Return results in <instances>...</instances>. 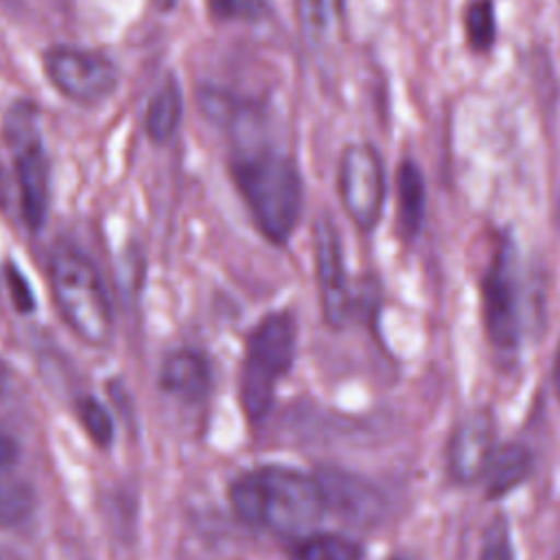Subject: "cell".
Masks as SVG:
<instances>
[{
  "instance_id": "6da1fadb",
  "label": "cell",
  "mask_w": 560,
  "mask_h": 560,
  "mask_svg": "<svg viewBox=\"0 0 560 560\" xmlns=\"http://www.w3.org/2000/svg\"><path fill=\"white\" fill-rule=\"evenodd\" d=\"M230 503L245 525L289 538L315 532L326 514L315 477L278 464L236 477L230 486Z\"/></svg>"
},
{
  "instance_id": "7a4b0ae2",
  "label": "cell",
  "mask_w": 560,
  "mask_h": 560,
  "mask_svg": "<svg viewBox=\"0 0 560 560\" xmlns=\"http://www.w3.org/2000/svg\"><path fill=\"white\" fill-rule=\"evenodd\" d=\"M234 186L258 232L276 247H284L304 210V179L298 162L278 149L260 147L238 153L230 162Z\"/></svg>"
},
{
  "instance_id": "3957f363",
  "label": "cell",
  "mask_w": 560,
  "mask_h": 560,
  "mask_svg": "<svg viewBox=\"0 0 560 560\" xmlns=\"http://www.w3.org/2000/svg\"><path fill=\"white\" fill-rule=\"evenodd\" d=\"M295 343L298 324L291 308L267 313L247 335L238 376V398L252 422H260L269 413L278 383L293 368Z\"/></svg>"
},
{
  "instance_id": "277c9868",
  "label": "cell",
  "mask_w": 560,
  "mask_h": 560,
  "mask_svg": "<svg viewBox=\"0 0 560 560\" xmlns=\"http://www.w3.org/2000/svg\"><path fill=\"white\" fill-rule=\"evenodd\" d=\"M50 287L66 324L92 346L112 335V306L96 267L74 247H59L50 256Z\"/></svg>"
},
{
  "instance_id": "5b68a950",
  "label": "cell",
  "mask_w": 560,
  "mask_h": 560,
  "mask_svg": "<svg viewBox=\"0 0 560 560\" xmlns=\"http://www.w3.org/2000/svg\"><path fill=\"white\" fill-rule=\"evenodd\" d=\"M523 284L518 247L510 234H499L479 280L483 330L501 357H514L523 335Z\"/></svg>"
},
{
  "instance_id": "8992f818",
  "label": "cell",
  "mask_w": 560,
  "mask_h": 560,
  "mask_svg": "<svg viewBox=\"0 0 560 560\" xmlns=\"http://www.w3.org/2000/svg\"><path fill=\"white\" fill-rule=\"evenodd\" d=\"M4 136L13 153L24 223L37 230L48 212L50 168L37 127V109L31 101H18L4 118Z\"/></svg>"
},
{
  "instance_id": "52a82bcc",
  "label": "cell",
  "mask_w": 560,
  "mask_h": 560,
  "mask_svg": "<svg viewBox=\"0 0 560 560\" xmlns=\"http://www.w3.org/2000/svg\"><path fill=\"white\" fill-rule=\"evenodd\" d=\"M337 192L354 228L363 234L374 232L387 197L385 162L374 144L350 142L343 147L337 166Z\"/></svg>"
},
{
  "instance_id": "ba28073f",
  "label": "cell",
  "mask_w": 560,
  "mask_h": 560,
  "mask_svg": "<svg viewBox=\"0 0 560 560\" xmlns=\"http://www.w3.org/2000/svg\"><path fill=\"white\" fill-rule=\"evenodd\" d=\"M313 265H315V284L319 295V308L324 322L341 330L354 311L352 291L346 273L343 243L339 230L328 212H319L313 221Z\"/></svg>"
},
{
  "instance_id": "9c48e42d",
  "label": "cell",
  "mask_w": 560,
  "mask_h": 560,
  "mask_svg": "<svg viewBox=\"0 0 560 560\" xmlns=\"http://www.w3.org/2000/svg\"><path fill=\"white\" fill-rule=\"evenodd\" d=\"M44 70L63 96L83 105L107 98L118 83V70L107 57L70 46L50 48L44 57Z\"/></svg>"
},
{
  "instance_id": "30bf717a",
  "label": "cell",
  "mask_w": 560,
  "mask_h": 560,
  "mask_svg": "<svg viewBox=\"0 0 560 560\" xmlns=\"http://www.w3.org/2000/svg\"><path fill=\"white\" fill-rule=\"evenodd\" d=\"M313 477L317 481L324 510L343 523L354 527H372L385 516L387 501L383 492L365 477L335 466H324Z\"/></svg>"
},
{
  "instance_id": "8fae6325",
  "label": "cell",
  "mask_w": 560,
  "mask_h": 560,
  "mask_svg": "<svg viewBox=\"0 0 560 560\" xmlns=\"http://www.w3.org/2000/svg\"><path fill=\"white\" fill-rule=\"evenodd\" d=\"M497 448V422L488 409L468 411L453 427L446 444V468L457 483H475L483 477Z\"/></svg>"
},
{
  "instance_id": "7c38bea8",
  "label": "cell",
  "mask_w": 560,
  "mask_h": 560,
  "mask_svg": "<svg viewBox=\"0 0 560 560\" xmlns=\"http://www.w3.org/2000/svg\"><path fill=\"white\" fill-rule=\"evenodd\" d=\"M427 219V182L416 160L405 158L396 168V232L411 243Z\"/></svg>"
},
{
  "instance_id": "4fadbf2b",
  "label": "cell",
  "mask_w": 560,
  "mask_h": 560,
  "mask_svg": "<svg viewBox=\"0 0 560 560\" xmlns=\"http://www.w3.org/2000/svg\"><path fill=\"white\" fill-rule=\"evenodd\" d=\"M534 472V455L523 442L497 444L483 470V490L488 501H497L521 488Z\"/></svg>"
},
{
  "instance_id": "5bb4252c",
  "label": "cell",
  "mask_w": 560,
  "mask_h": 560,
  "mask_svg": "<svg viewBox=\"0 0 560 560\" xmlns=\"http://www.w3.org/2000/svg\"><path fill=\"white\" fill-rule=\"evenodd\" d=\"M160 383L173 396L186 402H199L208 396L212 385L210 363L195 350H177L164 361Z\"/></svg>"
},
{
  "instance_id": "9a60e30c",
  "label": "cell",
  "mask_w": 560,
  "mask_h": 560,
  "mask_svg": "<svg viewBox=\"0 0 560 560\" xmlns=\"http://www.w3.org/2000/svg\"><path fill=\"white\" fill-rule=\"evenodd\" d=\"M293 13L306 44L322 46L341 24L346 0H293Z\"/></svg>"
},
{
  "instance_id": "2e32d148",
  "label": "cell",
  "mask_w": 560,
  "mask_h": 560,
  "mask_svg": "<svg viewBox=\"0 0 560 560\" xmlns=\"http://www.w3.org/2000/svg\"><path fill=\"white\" fill-rule=\"evenodd\" d=\"M184 112L182 103V90L179 83L171 77L166 79L158 92L151 96V103L147 107V133L153 142H166L173 138V133L179 127Z\"/></svg>"
},
{
  "instance_id": "e0dca14e",
  "label": "cell",
  "mask_w": 560,
  "mask_h": 560,
  "mask_svg": "<svg viewBox=\"0 0 560 560\" xmlns=\"http://www.w3.org/2000/svg\"><path fill=\"white\" fill-rule=\"evenodd\" d=\"M291 560H363V547L337 532H311L295 538Z\"/></svg>"
},
{
  "instance_id": "ac0fdd59",
  "label": "cell",
  "mask_w": 560,
  "mask_h": 560,
  "mask_svg": "<svg viewBox=\"0 0 560 560\" xmlns=\"http://www.w3.org/2000/svg\"><path fill=\"white\" fill-rule=\"evenodd\" d=\"M464 37L472 52H488L497 44L494 0H470L462 13Z\"/></svg>"
},
{
  "instance_id": "d6986e66",
  "label": "cell",
  "mask_w": 560,
  "mask_h": 560,
  "mask_svg": "<svg viewBox=\"0 0 560 560\" xmlns=\"http://www.w3.org/2000/svg\"><path fill=\"white\" fill-rule=\"evenodd\" d=\"M33 510L31 488L7 472H0V527L24 521Z\"/></svg>"
},
{
  "instance_id": "ffe728a7",
  "label": "cell",
  "mask_w": 560,
  "mask_h": 560,
  "mask_svg": "<svg viewBox=\"0 0 560 560\" xmlns=\"http://www.w3.org/2000/svg\"><path fill=\"white\" fill-rule=\"evenodd\" d=\"M208 11L219 22H260L271 15L269 0H206Z\"/></svg>"
},
{
  "instance_id": "44dd1931",
  "label": "cell",
  "mask_w": 560,
  "mask_h": 560,
  "mask_svg": "<svg viewBox=\"0 0 560 560\" xmlns=\"http://www.w3.org/2000/svg\"><path fill=\"white\" fill-rule=\"evenodd\" d=\"M479 560H514V545L510 536V525L503 514L492 516L481 536Z\"/></svg>"
},
{
  "instance_id": "7402d4cb",
  "label": "cell",
  "mask_w": 560,
  "mask_h": 560,
  "mask_svg": "<svg viewBox=\"0 0 560 560\" xmlns=\"http://www.w3.org/2000/svg\"><path fill=\"white\" fill-rule=\"evenodd\" d=\"M79 416L83 420V427L88 429V433L98 442V444H107L112 438V420L107 416V411L92 398L81 400L79 405Z\"/></svg>"
},
{
  "instance_id": "603a6c76",
  "label": "cell",
  "mask_w": 560,
  "mask_h": 560,
  "mask_svg": "<svg viewBox=\"0 0 560 560\" xmlns=\"http://www.w3.org/2000/svg\"><path fill=\"white\" fill-rule=\"evenodd\" d=\"M7 284H9V293L13 298L15 308L22 313H28L33 308V291L28 289L26 278L20 273L15 265H7Z\"/></svg>"
},
{
  "instance_id": "cb8c5ba5",
  "label": "cell",
  "mask_w": 560,
  "mask_h": 560,
  "mask_svg": "<svg viewBox=\"0 0 560 560\" xmlns=\"http://www.w3.org/2000/svg\"><path fill=\"white\" fill-rule=\"evenodd\" d=\"M15 453H18V448H15V442L0 429V470L2 468H7L9 464H13V459H15Z\"/></svg>"
},
{
  "instance_id": "d4e9b609",
  "label": "cell",
  "mask_w": 560,
  "mask_h": 560,
  "mask_svg": "<svg viewBox=\"0 0 560 560\" xmlns=\"http://www.w3.org/2000/svg\"><path fill=\"white\" fill-rule=\"evenodd\" d=\"M551 381H553V392H556V396L560 398V341H558V348H556V354H553Z\"/></svg>"
},
{
  "instance_id": "484cf974",
  "label": "cell",
  "mask_w": 560,
  "mask_h": 560,
  "mask_svg": "<svg viewBox=\"0 0 560 560\" xmlns=\"http://www.w3.org/2000/svg\"><path fill=\"white\" fill-rule=\"evenodd\" d=\"M155 2H158V7H162V9L166 11V9H171V7H173V2H175V0H155Z\"/></svg>"
},
{
  "instance_id": "4316f807",
  "label": "cell",
  "mask_w": 560,
  "mask_h": 560,
  "mask_svg": "<svg viewBox=\"0 0 560 560\" xmlns=\"http://www.w3.org/2000/svg\"><path fill=\"white\" fill-rule=\"evenodd\" d=\"M2 385H4V370H2V363H0V392H2Z\"/></svg>"
},
{
  "instance_id": "83f0119b",
  "label": "cell",
  "mask_w": 560,
  "mask_h": 560,
  "mask_svg": "<svg viewBox=\"0 0 560 560\" xmlns=\"http://www.w3.org/2000/svg\"><path fill=\"white\" fill-rule=\"evenodd\" d=\"M389 560H405V558H398V556H396V558H389Z\"/></svg>"
}]
</instances>
